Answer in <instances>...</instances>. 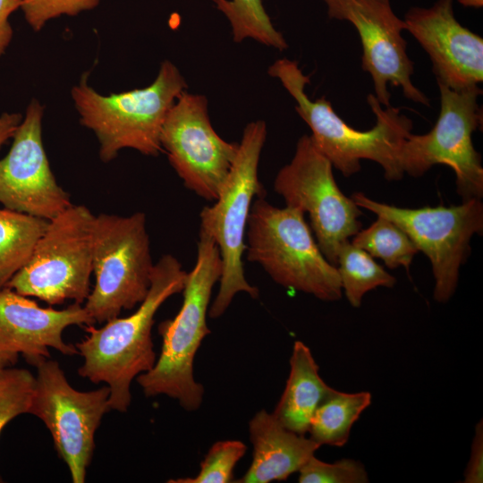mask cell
<instances>
[{"label":"cell","instance_id":"1","mask_svg":"<svg viewBox=\"0 0 483 483\" xmlns=\"http://www.w3.org/2000/svg\"><path fill=\"white\" fill-rule=\"evenodd\" d=\"M268 74L278 79L294 99L295 110L311 130L314 144L345 177L358 173L360 161L368 159L383 168L386 179L402 178V149L412 122L399 108H383L369 94L367 101L377 122L370 130L359 131L346 123L325 97L310 99L305 91L309 77L296 61L278 59L269 66Z\"/></svg>","mask_w":483,"mask_h":483},{"label":"cell","instance_id":"2","mask_svg":"<svg viewBox=\"0 0 483 483\" xmlns=\"http://www.w3.org/2000/svg\"><path fill=\"white\" fill-rule=\"evenodd\" d=\"M187 274L175 257L162 256L154 266L146 298L131 315L112 318L101 327L83 326L87 335L75 345L83 358L78 373L92 383L106 384L111 410H128L132 380L155 365L151 337L155 315L169 297L182 292Z\"/></svg>","mask_w":483,"mask_h":483},{"label":"cell","instance_id":"3","mask_svg":"<svg viewBox=\"0 0 483 483\" xmlns=\"http://www.w3.org/2000/svg\"><path fill=\"white\" fill-rule=\"evenodd\" d=\"M223 264L216 242L199 233L197 258L187 274L183 301L177 315L161 322L162 348L153 368L137 377L146 396L167 395L186 411L198 410L204 387L193 375V362L202 340L210 333L207 314L212 290L219 282Z\"/></svg>","mask_w":483,"mask_h":483},{"label":"cell","instance_id":"4","mask_svg":"<svg viewBox=\"0 0 483 483\" xmlns=\"http://www.w3.org/2000/svg\"><path fill=\"white\" fill-rule=\"evenodd\" d=\"M84 73L71 94L80 123L96 135L99 157L112 161L123 148L145 156L163 152L160 134L165 117L187 82L171 61L161 63L157 75L145 88L102 95L88 83Z\"/></svg>","mask_w":483,"mask_h":483},{"label":"cell","instance_id":"5","mask_svg":"<svg viewBox=\"0 0 483 483\" xmlns=\"http://www.w3.org/2000/svg\"><path fill=\"white\" fill-rule=\"evenodd\" d=\"M245 256L278 284L325 301L341 299L336 266L320 250L304 213L277 208L258 197L252 202L245 233Z\"/></svg>","mask_w":483,"mask_h":483},{"label":"cell","instance_id":"6","mask_svg":"<svg viewBox=\"0 0 483 483\" xmlns=\"http://www.w3.org/2000/svg\"><path fill=\"white\" fill-rule=\"evenodd\" d=\"M266 138L264 121L257 120L245 126L236 157L216 199L199 214V233L216 242L223 264L219 290L208 309L212 318L221 317L238 292H246L253 299L258 297V288L245 277L242 257L253 199L266 194L258 180L259 158Z\"/></svg>","mask_w":483,"mask_h":483},{"label":"cell","instance_id":"7","mask_svg":"<svg viewBox=\"0 0 483 483\" xmlns=\"http://www.w3.org/2000/svg\"><path fill=\"white\" fill-rule=\"evenodd\" d=\"M92 263L95 284L83 306L95 323H105L140 304L155 266L145 214L95 216Z\"/></svg>","mask_w":483,"mask_h":483},{"label":"cell","instance_id":"8","mask_svg":"<svg viewBox=\"0 0 483 483\" xmlns=\"http://www.w3.org/2000/svg\"><path fill=\"white\" fill-rule=\"evenodd\" d=\"M95 216L84 205H72L48 220L29 262L7 287L49 305L71 300L83 304L93 273Z\"/></svg>","mask_w":483,"mask_h":483},{"label":"cell","instance_id":"9","mask_svg":"<svg viewBox=\"0 0 483 483\" xmlns=\"http://www.w3.org/2000/svg\"><path fill=\"white\" fill-rule=\"evenodd\" d=\"M351 198L359 208L391 221L410 237L430 260L435 301L447 302L456 290L461 266L469 257L471 238L483 233L481 199L450 207L406 208L374 200L358 191Z\"/></svg>","mask_w":483,"mask_h":483},{"label":"cell","instance_id":"10","mask_svg":"<svg viewBox=\"0 0 483 483\" xmlns=\"http://www.w3.org/2000/svg\"><path fill=\"white\" fill-rule=\"evenodd\" d=\"M274 189L287 207L309 214L320 250L336 266L341 246L361 229L362 212L342 192L331 162L309 135L299 139L293 157L278 171Z\"/></svg>","mask_w":483,"mask_h":483},{"label":"cell","instance_id":"11","mask_svg":"<svg viewBox=\"0 0 483 483\" xmlns=\"http://www.w3.org/2000/svg\"><path fill=\"white\" fill-rule=\"evenodd\" d=\"M440 113L428 133H411L402 149V170L412 177L423 175L435 165L450 166L456 177V191L462 201L482 199L483 167L472 142L482 122L478 98L479 87L453 90L437 83Z\"/></svg>","mask_w":483,"mask_h":483},{"label":"cell","instance_id":"12","mask_svg":"<svg viewBox=\"0 0 483 483\" xmlns=\"http://www.w3.org/2000/svg\"><path fill=\"white\" fill-rule=\"evenodd\" d=\"M35 387L29 413L49 430L58 455L73 483H83L90 464L95 433L109 411V387L79 391L68 382L59 363L49 358L36 361Z\"/></svg>","mask_w":483,"mask_h":483},{"label":"cell","instance_id":"13","mask_svg":"<svg viewBox=\"0 0 483 483\" xmlns=\"http://www.w3.org/2000/svg\"><path fill=\"white\" fill-rule=\"evenodd\" d=\"M160 143L184 186L214 201L236 157L239 143L218 135L205 96L183 91L164 122Z\"/></svg>","mask_w":483,"mask_h":483},{"label":"cell","instance_id":"14","mask_svg":"<svg viewBox=\"0 0 483 483\" xmlns=\"http://www.w3.org/2000/svg\"><path fill=\"white\" fill-rule=\"evenodd\" d=\"M332 19L347 21L357 30L362 45V69L371 76L375 97L390 106L388 84L403 96L428 106L429 99L411 80L414 64L402 36L404 21L393 11L390 0H323Z\"/></svg>","mask_w":483,"mask_h":483},{"label":"cell","instance_id":"15","mask_svg":"<svg viewBox=\"0 0 483 483\" xmlns=\"http://www.w3.org/2000/svg\"><path fill=\"white\" fill-rule=\"evenodd\" d=\"M43 106L32 99L0 159V203L6 208L50 220L72 205L57 183L42 140Z\"/></svg>","mask_w":483,"mask_h":483},{"label":"cell","instance_id":"16","mask_svg":"<svg viewBox=\"0 0 483 483\" xmlns=\"http://www.w3.org/2000/svg\"><path fill=\"white\" fill-rule=\"evenodd\" d=\"M407 30L432 63L436 82L453 90L483 80V38L462 26L453 13V0H436L430 7H411L404 15Z\"/></svg>","mask_w":483,"mask_h":483},{"label":"cell","instance_id":"17","mask_svg":"<svg viewBox=\"0 0 483 483\" xmlns=\"http://www.w3.org/2000/svg\"><path fill=\"white\" fill-rule=\"evenodd\" d=\"M82 304L73 302L63 309L42 308L9 287L0 290V355L18 357L28 363L50 358L49 348L62 354H79L76 346L63 339L70 326L93 325Z\"/></svg>","mask_w":483,"mask_h":483},{"label":"cell","instance_id":"18","mask_svg":"<svg viewBox=\"0 0 483 483\" xmlns=\"http://www.w3.org/2000/svg\"><path fill=\"white\" fill-rule=\"evenodd\" d=\"M249 435L253 446L252 462L246 473L235 482L285 480L298 472L320 447L305 435L284 428L266 410L258 411L250 420Z\"/></svg>","mask_w":483,"mask_h":483},{"label":"cell","instance_id":"19","mask_svg":"<svg viewBox=\"0 0 483 483\" xmlns=\"http://www.w3.org/2000/svg\"><path fill=\"white\" fill-rule=\"evenodd\" d=\"M318 371L309 348L301 341L294 342L290 373L273 414L284 428L300 435L308 433L315 411L335 391Z\"/></svg>","mask_w":483,"mask_h":483},{"label":"cell","instance_id":"20","mask_svg":"<svg viewBox=\"0 0 483 483\" xmlns=\"http://www.w3.org/2000/svg\"><path fill=\"white\" fill-rule=\"evenodd\" d=\"M367 391L344 393L335 390L317 408L309 423V438L320 446H343L353 424L370 405Z\"/></svg>","mask_w":483,"mask_h":483},{"label":"cell","instance_id":"21","mask_svg":"<svg viewBox=\"0 0 483 483\" xmlns=\"http://www.w3.org/2000/svg\"><path fill=\"white\" fill-rule=\"evenodd\" d=\"M47 222L0 208V290L29 262Z\"/></svg>","mask_w":483,"mask_h":483},{"label":"cell","instance_id":"22","mask_svg":"<svg viewBox=\"0 0 483 483\" xmlns=\"http://www.w3.org/2000/svg\"><path fill=\"white\" fill-rule=\"evenodd\" d=\"M336 265L342 292L353 308L360 306L368 292L379 286L392 288L396 283L394 276L351 241L341 246Z\"/></svg>","mask_w":483,"mask_h":483},{"label":"cell","instance_id":"23","mask_svg":"<svg viewBox=\"0 0 483 483\" xmlns=\"http://www.w3.org/2000/svg\"><path fill=\"white\" fill-rule=\"evenodd\" d=\"M229 21L233 39L242 42L252 38L267 47L283 51L288 44L273 25L262 0H213Z\"/></svg>","mask_w":483,"mask_h":483},{"label":"cell","instance_id":"24","mask_svg":"<svg viewBox=\"0 0 483 483\" xmlns=\"http://www.w3.org/2000/svg\"><path fill=\"white\" fill-rule=\"evenodd\" d=\"M352 243L381 258L389 268L403 267L409 272L418 249L410 237L391 221L377 216L368 228L360 230Z\"/></svg>","mask_w":483,"mask_h":483},{"label":"cell","instance_id":"25","mask_svg":"<svg viewBox=\"0 0 483 483\" xmlns=\"http://www.w3.org/2000/svg\"><path fill=\"white\" fill-rule=\"evenodd\" d=\"M35 376L26 369H0V433L15 417L29 413Z\"/></svg>","mask_w":483,"mask_h":483},{"label":"cell","instance_id":"26","mask_svg":"<svg viewBox=\"0 0 483 483\" xmlns=\"http://www.w3.org/2000/svg\"><path fill=\"white\" fill-rule=\"evenodd\" d=\"M247 450L239 440H224L211 445L200 463L199 473L192 478L170 479L171 483H229L233 481V470Z\"/></svg>","mask_w":483,"mask_h":483},{"label":"cell","instance_id":"27","mask_svg":"<svg viewBox=\"0 0 483 483\" xmlns=\"http://www.w3.org/2000/svg\"><path fill=\"white\" fill-rule=\"evenodd\" d=\"M300 483H366L365 466L359 461L343 458L329 463L311 456L300 469Z\"/></svg>","mask_w":483,"mask_h":483},{"label":"cell","instance_id":"28","mask_svg":"<svg viewBox=\"0 0 483 483\" xmlns=\"http://www.w3.org/2000/svg\"><path fill=\"white\" fill-rule=\"evenodd\" d=\"M100 0H21V9L28 24L35 31L61 15L74 16L97 7Z\"/></svg>","mask_w":483,"mask_h":483},{"label":"cell","instance_id":"29","mask_svg":"<svg viewBox=\"0 0 483 483\" xmlns=\"http://www.w3.org/2000/svg\"><path fill=\"white\" fill-rule=\"evenodd\" d=\"M483 481V422L480 419L475 427L470 455L464 471L463 482L481 483Z\"/></svg>","mask_w":483,"mask_h":483},{"label":"cell","instance_id":"30","mask_svg":"<svg viewBox=\"0 0 483 483\" xmlns=\"http://www.w3.org/2000/svg\"><path fill=\"white\" fill-rule=\"evenodd\" d=\"M21 0H0V56L9 47L13 38L10 15L21 6Z\"/></svg>","mask_w":483,"mask_h":483},{"label":"cell","instance_id":"31","mask_svg":"<svg viewBox=\"0 0 483 483\" xmlns=\"http://www.w3.org/2000/svg\"><path fill=\"white\" fill-rule=\"evenodd\" d=\"M21 120L22 115L19 113L4 112L0 114V147L13 138Z\"/></svg>","mask_w":483,"mask_h":483},{"label":"cell","instance_id":"32","mask_svg":"<svg viewBox=\"0 0 483 483\" xmlns=\"http://www.w3.org/2000/svg\"><path fill=\"white\" fill-rule=\"evenodd\" d=\"M18 357L0 355V369L12 366L17 361Z\"/></svg>","mask_w":483,"mask_h":483},{"label":"cell","instance_id":"33","mask_svg":"<svg viewBox=\"0 0 483 483\" xmlns=\"http://www.w3.org/2000/svg\"><path fill=\"white\" fill-rule=\"evenodd\" d=\"M459 3L466 7L479 8L483 4V0H458Z\"/></svg>","mask_w":483,"mask_h":483}]
</instances>
